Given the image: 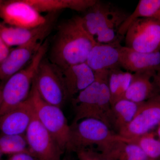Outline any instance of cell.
Returning <instances> with one entry per match:
<instances>
[{
    "label": "cell",
    "mask_w": 160,
    "mask_h": 160,
    "mask_svg": "<svg viewBox=\"0 0 160 160\" xmlns=\"http://www.w3.org/2000/svg\"><path fill=\"white\" fill-rule=\"evenodd\" d=\"M26 152H29L25 134H0V159L3 155L10 156Z\"/></svg>",
    "instance_id": "d4e9b609"
},
{
    "label": "cell",
    "mask_w": 160,
    "mask_h": 160,
    "mask_svg": "<svg viewBox=\"0 0 160 160\" xmlns=\"http://www.w3.org/2000/svg\"><path fill=\"white\" fill-rule=\"evenodd\" d=\"M160 9V0H140L134 11L120 26L118 34L120 36H124L135 21L143 18H153Z\"/></svg>",
    "instance_id": "603a6c76"
},
{
    "label": "cell",
    "mask_w": 160,
    "mask_h": 160,
    "mask_svg": "<svg viewBox=\"0 0 160 160\" xmlns=\"http://www.w3.org/2000/svg\"><path fill=\"white\" fill-rule=\"evenodd\" d=\"M160 124V95L141 103L137 113L129 125L118 135L126 138L146 134Z\"/></svg>",
    "instance_id": "8fae6325"
},
{
    "label": "cell",
    "mask_w": 160,
    "mask_h": 160,
    "mask_svg": "<svg viewBox=\"0 0 160 160\" xmlns=\"http://www.w3.org/2000/svg\"><path fill=\"white\" fill-rule=\"evenodd\" d=\"M154 160L148 159V160Z\"/></svg>",
    "instance_id": "e575fe53"
},
{
    "label": "cell",
    "mask_w": 160,
    "mask_h": 160,
    "mask_svg": "<svg viewBox=\"0 0 160 160\" xmlns=\"http://www.w3.org/2000/svg\"><path fill=\"white\" fill-rule=\"evenodd\" d=\"M59 69L68 98L71 99L95 80V72L86 62Z\"/></svg>",
    "instance_id": "2e32d148"
},
{
    "label": "cell",
    "mask_w": 160,
    "mask_h": 160,
    "mask_svg": "<svg viewBox=\"0 0 160 160\" xmlns=\"http://www.w3.org/2000/svg\"><path fill=\"white\" fill-rule=\"evenodd\" d=\"M0 160H2L1 159ZM5 160H38L30 152H22L10 156Z\"/></svg>",
    "instance_id": "4316f807"
},
{
    "label": "cell",
    "mask_w": 160,
    "mask_h": 160,
    "mask_svg": "<svg viewBox=\"0 0 160 160\" xmlns=\"http://www.w3.org/2000/svg\"><path fill=\"white\" fill-rule=\"evenodd\" d=\"M119 54V66L126 71L157 72L160 70V52L144 53L121 45Z\"/></svg>",
    "instance_id": "5bb4252c"
},
{
    "label": "cell",
    "mask_w": 160,
    "mask_h": 160,
    "mask_svg": "<svg viewBox=\"0 0 160 160\" xmlns=\"http://www.w3.org/2000/svg\"><path fill=\"white\" fill-rule=\"evenodd\" d=\"M47 41L43 43L30 62L9 78L2 88L3 102L0 116L29 98L38 69L48 50Z\"/></svg>",
    "instance_id": "277c9868"
},
{
    "label": "cell",
    "mask_w": 160,
    "mask_h": 160,
    "mask_svg": "<svg viewBox=\"0 0 160 160\" xmlns=\"http://www.w3.org/2000/svg\"><path fill=\"white\" fill-rule=\"evenodd\" d=\"M108 72L105 71L95 73L94 82L72 99L75 114L72 124L83 119L92 118L102 121L111 128Z\"/></svg>",
    "instance_id": "7a4b0ae2"
},
{
    "label": "cell",
    "mask_w": 160,
    "mask_h": 160,
    "mask_svg": "<svg viewBox=\"0 0 160 160\" xmlns=\"http://www.w3.org/2000/svg\"><path fill=\"white\" fill-rule=\"evenodd\" d=\"M34 114V108L29 97L25 102L0 116V133L25 134Z\"/></svg>",
    "instance_id": "7c38bea8"
},
{
    "label": "cell",
    "mask_w": 160,
    "mask_h": 160,
    "mask_svg": "<svg viewBox=\"0 0 160 160\" xmlns=\"http://www.w3.org/2000/svg\"><path fill=\"white\" fill-rule=\"evenodd\" d=\"M132 74L129 72L123 71L120 66L109 70L108 85L111 106L118 101L124 98L125 93L131 83Z\"/></svg>",
    "instance_id": "7402d4cb"
},
{
    "label": "cell",
    "mask_w": 160,
    "mask_h": 160,
    "mask_svg": "<svg viewBox=\"0 0 160 160\" xmlns=\"http://www.w3.org/2000/svg\"><path fill=\"white\" fill-rule=\"evenodd\" d=\"M125 35L126 47L144 53L160 52V22L156 19L137 20Z\"/></svg>",
    "instance_id": "ba28073f"
},
{
    "label": "cell",
    "mask_w": 160,
    "mask_h": 160,
    "mask_svg": "<svg viewBox=\"0 0 160 160\" xmlns=\"http://www.w3.org/2000/svg\"><path fill=\"white\" fill-rule=\"evenodd\" d=\"M118 136L123 141L138 146L149 159L158 160L160 158V140L156 132L151 131L130 138Z\"/></svg>",
    "instance_id": "cb8c5ba5"
},
{
    "label": "cell",
    "mask_w": 160,
    "mask_h": 160,
    "mask_svg": "<svg viewBox=\"0 0 160 160\" xmlns=\"http://www.w3.org/2000/svg\"><path fill=\"white\" fill-rule=\"evenodd\" d=\"M141 103L122 99L111 106V126L118 133L129 125L135 116Z\"/></svg>",
    "instance_id": "44dd1931"
},
{
    "label": "cell",
    "mask_w": 160,
    "mask_h": 160,
    "mask_svg": "<svg viewBox=\"0 0 160 160\" xmlns=\"http://www.w3.org/2000/svg\"><path fill=\"white\" fill-rule=\"evenodd\" d=\"M109 3L97 1L81 17L83 27L98 44L118 42L119 29L129 16Z\"/></svg>",
    "instance_id": "3957f363"
},
{
    "label": "cell",
    "mask_w": 160,
    "mask_h": 160,
    "mask_svg": "<svg viewBox=\"0 0 160 160\" xmlns=\"http://www.w3.org/2000/svg\"><path fill=\"white\" fill-rule=\"evenodd\" d=\"M158 74H156L155 76L154 80L157 86L158 89H160V70L158 71Z\"/></svg>",
    "instance_id": "f1b7e54d"
},
{
    "label": "cell",
    "mask_w": 160,
    "mask_h": 160,
    "mask_svg": "<svg viewBox=\"0 0 160 160\" xmlns=\"http://www.w3.org/2000/svg\"><path fill=\"white\" fill-rule=\"evenodd\" d=\"M72 160L70 158H68V157H66L65 158H64L62 159V160Z\"/></svg>",
    "instance_id": "d6a6232c"
},
{
    "label": "cell",
    "mask_w": 160,
    "mask_h": 160,
    "mask_svg": "<svg viewBox=\"0 0 160 160\" xmlns=\"http://www.w3.org/2000/svg\"><path fill=\"white\" fill-rule=\"evenodd\" d=\"M0 18L7 26L27 29L42 26L49 19L27 0L3 1L0 6Z\"/></svg>",
    "instance_id": "9c48e42d"
},
{
    "label": "cell",
    "mask_w": 160,
    "mask_h": 160,
    "mask_svg": "<svg viewBox=\"0 0 160 160\" xmlns=\"http://www.w3.org/2000/svg\"><path fill=\"white\" fill-rule=\"evenodd\" d=\"M98 148L100 153L107 160L149 159L138 146L121 139L117 134Z\"/></svg>",
    "instance_id": "ac0fdd59"
},
{
    "label": "cell",
    "mask_w": 160,
    "mask_h": 160,
    "mask_svg": "<svg viewBox=\"0 0 160 160\" xmlns=\"http://www.w3.org/2000/svg\"><path fill=\"white\" fill-rule=\"evenodd\" d=\"M67 151H77L96 145L100 147L114 136L106 124L96 119H83L70 125Z\"/></svg>",
    "instance_id": "8992f818"
},
{
    "label": "cell",
    "mask_w": 160,
    "mask_h": 160,
    "mask_svg": "<svg viewBox=\"0 0 160 160\" xmlns=\"http://www.w3.org/2000/svg\"><path fill=\"white\" fill-rule=\"evenodd\" d=\"M52 22L49 20L47 23L35 28H19L7 26L3 23L0 26V36L3 42L10 48L27 44L32 40H44L49 34Z\"/></svg>",
    "instance_id": "9a60e30c"
},
{
    "label": "cell",
    "mask_w": 160,
    "mask_h": 160,
    "mask_svg": "<svg viewBox=\"0 0 160 160\" xmlns=\"http://www.w3.org/2000/svg\"><path fill=\"white\" fill-rule=\"evenodd\" d=\"M97 0H27L38 11L55 12L65 9L85 12Z\"/></svg>",
    "instance_id": "ffe728a7"
},
{
    "label": "cell",
    "mask_w": 160,
    "mask_h": 160,
    "mask_svg": "<svg viewBox=\"0 0 160 160\" xmlns=\"http://www.w3.org/2000/svg\"><path fill=\"white\" fill-rule=\"evenodd\" d=\"M32 83L41 98L48 104L61 108L68 99L59 69L49 60L42 61Z\"/></svg>",
    "instance_id": "52a82bcc"
},
{
    "label": "cell",
    "mask_w": 160,
    "mask_h": 160,
    "mask_svg": "<svg viewBox=\"0 0 160 160\" xmlns=\"http://www.w3.org/2000/svg\"><path fill=\"white\" fill-rule=\"evenodd\" d=\"M2 23L0 22V26ZM10 51L9 47L4 43L0 36V63L6 58Z\"/></svg>",
    "instance_id": "83f0119b"
},
{
    "label": "cell",
    "mask_w": 160,
    "mask_h": 160,
    "mask_svg": "<svg viewBox=\"0 0 160 160\" xmlns=\"http://www.w3.org/2000/svg\"><path fill=\"white\" fill-rule=\"evenodd\" d=\"M2 89L0 88V111H1V108H2Z\"/></svg>",
    "instance_id": "f546056e"
},
{
    "label": "cell",
    "mask_w": 160,
    "mask_h": 160,
    "mask_svg": "<svg viewBox=\"0 0 160 160\" xmlns=\"http://www.w3.org/2000/svg\"><path fill=\"white\" fill-rule=\"evenodd\" d=\"M76 152L78 160H107L100 152L91 149H82Z\"/></svg>",
    "instance_id": "484cf974"
},
{
    "label": "cell",
    "mask_w": 160,
    "mask_h": 160,
    "mask_svg": "<svg viewBox=\"0 0 160 160\" xmlns=\"http://www.w3.org/2000/svg\"><path fill=\"white\" fill-rule=\"evenodd\" d=\"M2 0H0V6H1V4L2 2Z\"/></svg>",
    "instance_id": "836d02e7"
},
{
    "label": "cell",
    "mask_w": 160,
    "mask_h": 160,
    "mask_svg": "<svg viewBox=\"0 0 160 160\" xmlns=\"http://www.w3.org/2000/svg\"><path fill=\"white\" fill-rule=\"evenodd\" d=\"M157 72H136L132 74L131 83L126 91L124 98L134 102H144L158 95V88L154 77Z\"/></svg>",
    "instance_id": "d6986e66"
},
{
    "label": "cell",
    "mask_w": 160,
    "mask_h": 160,
    "mask_svg": "<svg viewBox=\"0 0 160 160\" xmlns=\"http://www.w3.org/2000/svg\"><path fill=\"white\" fill-rule=\"evenodd\" d=\"M56 34L49 61L61 69L86 62L89 52L96 44L83 27L79 16L61 24Z\"/></svg>",
    "instance_id": "6da1fadb"
},
{
    "label": "cell",
    "mask_w": 160,
    "mask_h": 160,
    "mask_svg": "<svg viewBox=\"0 0 160 160\" xmlns=\"http://www.w3.org/2000/svg\"><path fill=\"white\" fill-rule=\"evenodd\" d=\"M156 134L157 135L158 137L160 140V124L158 126L157 129Z\"/></svg>",
    "instance_id": "1f68e13d"
},
{
    "label": "cell",
    "mask_w": 160,
    "mask_h": 160,
    "mask_svg": "<svg viewBox=\"0 0 160 160\" xmlns=\"http://www.w3.org/2000/svg\"><path fill=\"white\" fill-rule=\"evenodd\" d=\"M120 42L109 44L97 43L89 52L86 63L95 72L108 71L119 66Z\"/></svg>",
    "instance_id": "e0dca14e"
},
{
    "label": "cell",
    "mask_w": 160,
    "mask_h": 160,
    "mask_svg": "<svg viewBox=\"0 0 160 160\" xmlns=\"http://www.w3.org/2000/svg\"><path fill=\"white\" fill-rule=\"evenodd\" d=\"M25 136L29 152L38 160H61L64 151L34 114Z\"/></svg>",
    "instance_id": "30bf717a"
},
{
    "label": "cell",
    "mask_w": 160,
    "mask_h": 160,
    "mask_svg": "<svg viewBox=\"0 0 160 160\" xmlns=\"http://www.w3.org/2000/svg\"><path fill=\"white\" fill-rule=\"evenodd\" d=\"M43 41L32 40L10 50L6 58L0 63V80L6 82L9 78L26 67L39 49Z\"/></svg>",
    "instance_id": "4fadbf2b"
},
{
    "label": "cell",
    "mask_w": 160,
    "mask_h": 160,
    "mask_svg": "<svg viewBox=\"0 0 160 160\" xmlns=\"http://www.w3.org/2000/svg\"><path fill=\"white\" fill-rule=\"evenodd\" d=\"M29 97L38 120L51 133L63 151H67L70 126L62 109L45 102L40 96L33 83Z\"/></svg>",
    "instance_id": "5b68a950"
},
{
    "label": "cell",
    "mask_w": 160,
    "mask_h": 160,
    "mask_svg": "<svg viewBox=\"0 0 160 160\" xmlns=\"http://www.w3.org/2000/svg\"><path fill=\"white\" fill-rule=\"evenodd\" d=\"M153 18L158 20V21H159L160 22V9L158 10V12L153 17Z\"/></svg>",
    "instance_id": "4dcf8cb0"
}]
</instances>
